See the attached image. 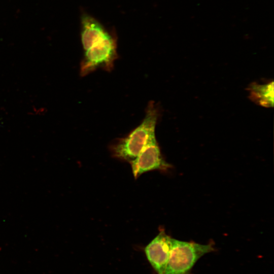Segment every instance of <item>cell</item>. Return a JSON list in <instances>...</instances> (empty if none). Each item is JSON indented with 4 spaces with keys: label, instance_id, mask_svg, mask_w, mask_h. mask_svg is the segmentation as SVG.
<instances>
[{
    "label": "cell",
    "instance_id": "obj_7",
    "mask_svg": "<svg viewBox=\"0 0 274 274\" xmlns=\"http://www.w3.org/2000/svg\"><path fill=\"white\" fill-rule=\"evenodd\" d=\"M249 97L257 105L265 107L273 106V82L264 84L253 83L249 86Z\"/></svg>",
    "mask_w": 274,
    "mask_h": 274
},
{
    "label": "cell",
    "instance_id": "obj_6",
    "mask_svg": "<svg viewBox=\"0 0 274 274\" xmlns=\"http://www.w3.org/2000/svg\"><path fill=\"white\" fill-rule=\"evenodd\" d=\"M81 42L84 51L104 38L109 32L95 19L84 14L81 20Z\"/></svg>",
    "mask_w": 274,
    "mask_h": 274
},
{
    "label": "cell",
    "instance_id": "obj_5",
    "mask_svg": "<svg viewBox=\"0 0 274 274\" xmlns=\"http://www.w3.org/2000/svg\"><path fill=\"white\" fill-rule=\"evenodd\" d=\"M170 239L164 231H160L145 248L149 262L158 274L164 273L169 255Z\"/></svg>",
    "mask_w": 274,
    "mask_h": 274
},
{
    "label": "cell",
    "instance_id": "obj_4",
    "mask_svg": "<svg viewBox=\"0 0 274 274\" xmlns=\"http://www.w3.org/2000/svg\"><path fill=\"white\" fill-rule=\"evenodd\" d=\"M135 179L147 172L166 169L169 164L163 159L156 136L143 148L137 157L130 163Z\"/></svg>",
    "mask_w": 274,
    "mask_h": 274
},
{
    "label": "cell",
    "instance_id": "obj_2",
    "mask_svg": "<svg viewBox=\"0 0 274 274\" xmlns=\"http://www.w3.org/2000/svg\"><path fill=\"white\" fill-rule=\"evenodd\" d=\"M213 244L170 239V249L164 274H189L196 261L203 255L214 251Z\"/></svg>",
    "mask_w": 274,
    "mask_h": 274
},
{
    "label": "cell",
    "instance_id": "obj_3",
    "mask_svg": "<svg viewBox=\"0 0 274 274\" xmlns=\"http://www.w3.org/2000/svg\"><path fill=\"white\" fill-rule=\"evenodd\" d=\"M117 57L116 41L110 33L85 51L80 74L86 76L97 68L110 71Z\"/></svg>",
    "mask_w": 274,
    "mask_h": 274
},
{
    "label": "cell",
    "instance_id": "obj_1",
    "mask_svg": "<svg viewBox=\"0 0 274 274\" xmlns=\"http://www.w3.org/2000/svg\"><path fill=\"white\" fill-rule=\"evenodd\" d=\"M158 114L156 106L153 102H150L142 123L126 137L113 145L114 155L129 163L132 161L145 145L155 137Z\"/></svg>",
    "mask_w": 274,
    "mask_h": 274
}]
</instances>
